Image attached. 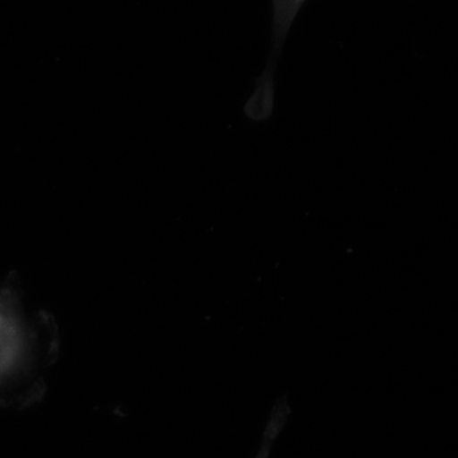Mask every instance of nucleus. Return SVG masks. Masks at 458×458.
<instances>
[{"instance_id":"1","label":"nucleus","mask_w":458,"mask_h":458,"mask_svg":"<svg viewBox=\"0 0 458 458\" xmlns=\"http://www.w3.org/2000/svg\"><path fill=\"white\" fill-rule=\"evenodd\" d=\"M306 0H273L274 3V42L276 49L282 47L286 33L291 29L298 11Z\"/></svg>"},{"instance_id":"2","label":"nucleus","mask_w":458,"mask_h":458,"mask_svg":"<svg viewBox=\"0 0 458 458\" xmlns=\"http://www.w3.org/2000/svg\"><path fill=\"white\" fill-rule=\"evenodd\" d=\"M285 415H283V409H278L274 411L273 418L269 421V426L265 432L264 442L260 451H259L258 457L256 458H269L271 445H273L274 439L276 438L280 430H282L283 424H284Z\"/></svg>"}]
</instances>
